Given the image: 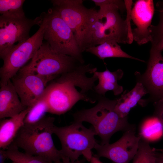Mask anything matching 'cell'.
<instances>
[{"label": "cell", "mask_w": 163, "mask_h": 163, "mask_svg": "<svg viewBox=\"0 0 163 163\" xmlns=\"http://www.w3.org/2000/svg\"><path fill=\"white\" fill-rule=\"evenodd\" d=\"M85 51L103 60L108 58H123L145 62L143 60L135 58L126 53L121 49L118 43L114 41H105L97 46L88 48Z\"/></svg>", "instance_id": "cell-19"}, {"label": "cell", "mask_w": 163, "mask_h": 163, "mask_svg": "<svg viewBox=\"0 0 163 163\" xmlns=\"http://www.w3.org/2000/svg\"><path fill=\"white\" fill-rule=\"evenodd\" d=\"M156 152L155 148L150 147L149 142L141 138L133 163H157Z\"/></svg>", "instance_id": "cell-23"}, {"label": "cell", "mask_w": 163, "mask_h": 163, "mask_svg": "<svg viewBox=\"0 0 163 163\" xmlns=\"http://www.w3.org/2000/svg\"><path fill=\"white\" fill-rule=\"evenodd\" d=\"M96 6L99 7L105 5L115 4L122 8L124 11L126 9V5L124 0H92Z\"/></svg>", "instance_id": "cell-26"}, {"label": "cell", "mask_w": 163, "mask_h": 163, "mask_svg": "<svg viewBox=\"0 0 163 163\" xmlns=\"http://www.w3.org/2000/svg\"><path fill=\"white\" fill-rule=\"evenodd\" d=\"M82 163L81 162L78 160L74 162H72L70 161L69 159L65 157H63L62 158V160L58 163Z\"/></svg>", "instance_id": "cell-29"}, {"label": "cell", "mask_w": 163, "mask_h": 163, "mask_svg": "<svg viewBox=\"0 0 163 163\" xmlns=\"http://www.w3.org/2000/svg\"><path fill=\"white\" fill-rule=\"evenodd\" d=\"M13 143L6 149L8 158L12 163H54L38 156L20 152Z\"/></svg>", "instance_id": "cell-22"}, {"label": "cell", "mask_w": 163, "mask_h": 163, "mask_svg": "<svg viewBox=\"0 0 163 163\" xmlns=\"http://www.w3.org/2000/svg\"><path fill=\"white\" fill-rule=\"evenodd\" d=\"M97 68L91 64H82L63 74L47 85L44 97L50 113L60 115L69 110L79 101L94 103L100 96L79 90L96 93L94 87Z\"/></svg>", "instance_id": "cell-1"}, {"label": "cell", "mask_w": 163, "mask_h": 163, "mask_svg": "<svg viewBox=\"0 0 163 163\" xmlns=\"http://www.w3.org/2000/svg\"><path fill=\"white\" fill-rule=\"evenodd\" d=\"M148 92L143 85L137 82L134 87L126 92L125 91L120 97L117 99L115 110L121 118L127 117L130 110L139 104L141 98Z\"/></svg>", "instance_id": "cell-18"}, {"label": "cell", "mask_w": 163, "mask_h": 163, "mask_svg": "<svg viewBox=\"0 0 163 163\" xmlns=\"http://www.w3.org/2000/svg\"><path fill=\"white\" fill-rule=\"evenodd\" d=\"M151 43V48L162 51L163 50V35Z\"/></svg>", "instance_id": "cell-27"}, {"label": "cell", "mask_w": 163, "mask_h": 163, "mask_svg": "<svg viewBox=\"0 0 163 163\" xmlns=\"http://www.w3.org/2000/svg\"><path fill=\"white\" fill-rule=\"evenodd\" d=\"M54 121V117H45L34 124L24 125L13 143L29 155L55 163L60 161L63 156L52 138Z\"/></svg>", "instance_id": "cell-3"}, {"label": "cell", "mask_w": 163, "mask_h": 163, "mask_svg": "<svg viewBox=\"0 0 163 163\" xmlns=\"http://www.w3.org/2000/svg\"><path fill=\"white\" fill-rule=\"evenodd\" d=\"M159 20L157 25H152L150 28L152 37L151 42L163 35V8L159 10Z\"/></svg>", "instance_id": "cell-24"}, {"label": "cell", "mask_w": 163, "mask_h": 163, "mask_svg": "<svg viewBox=\"0 0 163 163\" xmlns=\"http://www.w3.org/2000/svg\"><path fill=\"white\" fill-rule=\"evenodd\" d=\"M121 8L114 4L100 7L90 25L84 49L97 46L108 41L118 43L130 44L133 40L129 14L125 20L120 15Z\"/></svg>", "instance_id": "cell-2"}, {"label": "cell", "mask_w": 163, "mask_h": 163, "mask_svg": "<svg viewBox=\"0 0 163 163\" xmlns=\"http://www.w3.org/2000/svg\"><path fill=\"white\" fill-rule=\"evenodd\" d=\"M94 107L83 109L73 114L74 121L87 122L91 124L96 135L100 137L101 145L109 143L111 136L120 131H125L134 125L128 122L127 117L121 118L115 110L117 99L110 100L100 96Z\"/></svg>", "instance_id": "cell-4"}, {"label": "cell", "mask_w": 163, "mask_h": 163, "mask_svg": "<svg viewBox=\"0 0 163 163\" xmlns=\"http://www.w3.org/2000/svg\"><path fill=\"white\" fill-rule=\"evenodd\" d=\"M162 4H163V1H162Z\"/></svg>", "instance_id": "cell-32"}, {"label": "cell", "mask_w": 163, "mask_h": 163, "mask_svg": "<svg viewBox=\"0 0 163 163\" xmlns=\"http://www.w3.org/2000/svg\"><path fill=\"white\" fill-rule=\"evenodd\" d=\"M24 0H0V14L2 17L21 18L26 17L23 9Z\"/></svg>", "instance_id": "cell-21"}, {"label": "cell", "mask_w": 163, "mask_h": 163, "mask_svg": "<svg viewBox=\"0 0 163 163\" xmlns=\"http://www.w3.org/2000/svg\"><path fill=\"white\" fill-rule=\"evenodd\" d=\"M161 52L151 48L145 72L142 74L137 72L135 73L137 82L142 83L149 95L148 99L142 100V106L150 101L163 99V56Z\"/></svg>", "instance_id": "cell-11"}, {"label": "cell", "mask_w": 163, "mask_h": 163, "mask_svg": "<svg viewBox=\"0 0 163 163\" xmlns=\"http://www.w3.org/2000/svg\"><path fill=\"white\" fill-rule=\"evenodd\" d=\"M154 11L152 0H137L131 10V20L136 26L132 30L133 39L139 45L152 40L150 28Z\"/></svg>", "instance_id": "cell-14"}, {"label": "cell", "mask_w": 163, "mask_h": 163, "mask_svg": "<svg viewBox=\"0 0 163 163\" xmlns=\"http://www.w3.org/2000/svg\"><path fill=\"white\" fill-rule=\"evenodd\" d=\"M156 162L157 163H163V152L157 151Z\"/></svg>", "instance_id": "cell-28"}, {"label": "cell", "mask_w": 163, "mask_h": 163, "mask_svg": "<svg viewBox=\"0 0 163 163\" xmlns=\"http://www.w3.org/2000/svg\"><path fill=\"white\" fill-rule=\"evenodd\" d=\"M98 80V84L94 87L96 93L99 96H105L107 92L112 91L115 95L121 94L123 91V87L118 85V81L121 79L123 75V70L119 69L111 72L107 68L103 72L95 71Z\"/></svg>", "instance_id": "cell-17"}, {"label": "cell", "mask_w": 163, "mask_h": 163, "mask_svg": "<svg viewBox=\"0 0 163 163\" xmlns=\"http://www.w3.org/2000/svg\"><path fill=\"white\" fill-rule=\"evenodd\" d=\"M12 83L22 104L30 107L42 97L47 84L52 80L32 73L19 71Z\"/></svg>", "instance_id": "cell-13"}, {"label": "cell", "mask_w": 163, "mask_h": 163, "mask_svg": "<svg viewBox=\"0 0 163 163\" xmlns=\"http://www.w3.org/2000/svg\"><path fill=\"white\" fill-rule=\"evenodd\" d=\"M42 21L41 14L33 19L26 17L13 18L0 16V58L2 59L15 46L27 40L31 27L39 26Z\"/></svg>", "instance_id": "cell-10"}, {"label": "cell", "mask_w": 163, "mask_h": 163, "mask_svg": "<svg viewBox=\"0 0 163 163\" xmlns=\"http://www.w3.org/2000/svg\"><path fill=\"white\" fill-rule=\"evenodd\" d=\"M53 8L72 30L82 52L90 25L97 11L88 8L82 0H52Z\"/></svg>", "instance_id": "cell-9"}, {"label": "cell", "mask_w": 163, "mask_h": 163, "mask_svg": "<svg viewBox=\"0 0 163 163\" xmlns=\"http://www.w3.org/2000/svg\"><path fill=\"white\" fill-rule=\"evenodd\" d=\"M90 162V163H103L100 161V158L96 155L92 156Z\"/></svg>", "instance_id": "cell-30"}, {"label": "cell", "mask_w": 163, "mask_h": 163, "mask_svg": "<svg viewBox=\"0 0 163 163\" xmlns=\"http://www.w3.org/2000/svg\"><path fill=\"white\" fill-rule=\"evenodd\" d=\"M29 107L20 113L0 122V148L6 150L14 142L20 130L24 125V120Z\"/></svg>", "instance_id": "cell-16"}, {"label": "cell", "mask_w": 163, "mask_h": 163, "mask_svg": "<svg viewBox=\"0 0 163 163\" xmlns=\"http://www.w3.org/2000/svg\"><path fill=\"white\" fill-rule=\"evenodd\" d=\"M0 84L1 119L13 117L27 108L21 101L11 80Z\"/></svg>", "instance_id": "cell-15"}, {"label": "cell", "mask_w": 163, "mask_h": 163, "mask_svg": "<svg viewBox=\"0 0 163 163\" xmlns=\"http://www.w3.org/2000/svg\"><path fill=\"white\" fill-rule=\"evenodd\" d=\"M41 15L42 21L37 31L26 41L15 46L2 59L3 63L0 69V84L6 83L16 75L33 58L43 43L47 18L46 12Z\"/></svg>", "instance_id": "cell-7"}, {"label": "cell", "mask_w": 163, "mask_h": 163, "mask_svg": "<svg viewBox=\"0 0 163 163\" xmlns=\"http://www.w3.org/2000/svg\"><path fill=\"white\" fill-rule=\"evenodd\" d=\"M155 150L157 151L163 152V149H157L155 148Z\"/></svg>", "instance_id": "cell-31"}, {"label": "cell", "mask_w": 163, "mask_h": 163, "mask_svg": "<svg viewBox=\"0 0 163 163\" xmlns=\"http://www.w3.org/2000/svg\"><path fill=\"white\" fill-rule=\"evenodd\" d=\"M29 107V111L24 120L25 125H32L39 122L49 112L48 105L44 96Z\"/></svg>", "instance_id": "cell-20"}, {"label": "cell", "mask_w": 163, "mask_h": 163, "mask_svg": "<svg viewBox=\"0 0 163 163\" xmlns=\"http://www.w3.org/2000/svg\"><path fill=\"white\" fill-rule=\"evenodd\" d=\"M82 64L74 58L54 51L46 42H43L30 62L19 71L36 74L53 80Z\"/></svg>", "instance_id": "cell-6"}, {"label": "cell", "mask_w": 163, "mask_h": 163, "mask_svg": "<svg viewBox=\"0 0 163 163\" xmlns=\"http://www.w3.org/2000/svg\"><path fill=\"white\" fill-rule=\"evenodd\" d=\"M46 14L44 40L54 51L74 58L84 64L82 52L70 28L53 8L49 9Z\"/></svg>", "instance_id": "cell-8"}, {"label": "cell", "mask_w": 163, "mask_h": 163, "mask_svg": "<svg viewBox=\"0 0 163 163\" xmlns=\"http://www.w3.org/2000/svg\"><path fill=\"white\" fill-rule=\"evenodd\" d=\"M124 132L120 139L112 144L97 143L94 148L96 155L106 158L114 163H129L138 151L141 138L136 135L135 126Z\"/></svg>", "instance_id": "cell-12"}, {"label": "cell", "mask_w": 163, "mask_h": 163, "mask_svg": "<svg viewBox=\"0 0 163 163\" xmlns=\"http://www.w3.org/2000/svg\"><path fill=\"white\" fill-rule=\"evenodd\" d=\"M154 112L153 116L158 120L163 132V99L154 102Z\"/></svg>", "instance_id": "cell-25"}, {"label": "cell", "mask_w": 163, "mask_h": 163, "mask_svg": "<svg viewBox=\"0 0 163 163\" xmlns=\"http://www.w3.org/2000/svg\"><path fill=\"white\" fill-rule=\"evenodd\" d=\"M53 134L59 139L61 145V152L63 157L74 162L82 155L88 161L93 156L92 149L97 143L94 136L93 127L87 128L82 123L75 122L63 127L55 126Z\"/></svg>", "instance_id": "cell-5"}]
</instances>
